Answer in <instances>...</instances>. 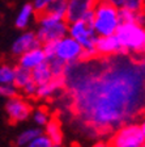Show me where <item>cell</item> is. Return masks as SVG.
<instances>
[{"label": "cell", "instance_id": "1", "mask_svg": "<svg viewBox=\"0 0 145 147\" xmlns=\"http://www.w3.org/2000/svg\"><path fill=\"white\" fill-rule=\"evenodd\" d=\"M142 59L114 54L67 64L64 88L86 127L96 134L112 133L139 116L144 107Z\"/></svg>", "mask_w": 145, "mask_h": 147}, {"label": "cell", "instance_id": "2", "mask_svg": "<svg viewBox=\"0 0 145 147\" xmlns=\"http://www.w3.org/2000/svg\"><path fill=\"white\" fill-rule=\"evenodd\" d=\"M122 49V54H128L132 57H142L145 49V29L136 22L120 24L115 32ZM137 58V57H136Z\"/></svg>", "mask_w": 145, "mask_h": 147}, {"label": "cell", "instance_id": "3", "mask_svg": "<svg viewBox=\"0 0 145 147\" xmlns=\"http://www.w3.org/2000/svg\"><path fill=\"white\" fill-rule=\"evenodd\" d=\"M120 25L118 8L100 0L93 9V21L92 26L97 37L112 36Z\"/></svg>", "mask_w": 145, "mask_h": 147}, {"label": "cell", "instance_id": "4", "mask_svg": "<svg viewBox=\"0 0 145 147\" xmlns=\"http://www.w3.org/2000/svg\"><path fill=\"white\" fill-rule=\"evenodd\" d=\"M68 36L73 37L82 47L81 61H88L98 57L96 50V40L97 36L93 30L92 24L84 21V20H76V21L68 22Z\"/></svg>", "mask_w": 145, "mask_h": 147}, {"label": "cell", "instance_id": "5", "mask_svg": "<svg viewBox=\"0 0 145 147\" xmlns=\"http://www.w3.org/2000/svg\"><path fill=\"white\" fill-rule=\"evenodd\" d=\"M110 144L116 147H142L145 144V126L139 122H127L112 131Z\"/></svg>", "mask_w": 145, "mask_h": 147}, {"label": "cell", "instance_id": "6", "mask_svg": "<svg viewBox=\"0 0 145 147\" xmlns=\"http://www.w3.org/2000/svg\"><path fill=\"white\" fill-rule=\"evenodd\" d=\"M38 17V30L35 32L37 38L41 45L48 41H57L68 33V22L65 20L56 18L47 13H39Z\"/></svg>", "mask_w": 145, "mask_h": 147}, {"label": "cell", "instance_id": "7", "mask_svg": "<svg viewBox=\"0 0 145 147\" xmlns=\"http://www.w3.org/2000/svg\"><path fill=\"white\" fill-rule=\"evenodd\" d=\"M55 57L60 61L65 62L67 64L75 63V62L81 61L82 57V47L73 37L65 34L60 40L56 41V47H55Z\"/></svg>", "mask_w": 145, "mask_h": 147}, {"label": "cell", "instance_id": "8", "mask_svg": "<svg viewBox=\"0 0 145 147\" xmlns=\"http://www.w3.org/2000/svg\"><path fill=\"white\" fill-rule=\"evenodd\" d=\"M5 112L12 122H22L31 114V105L18 95L7 98Z\"/></svg>", "mask_w": 145, "mask_h": 147}, {"label": "cell", "instance_id": "9", "mask_svg": "<svg viewBox=\"0 0 145 147\" xmlns=\"http://www.w3.org/2000/svg\"><path fill=\"white\" fill-rule=\"evenodd\" d=\"M98 1L100 0H68L65 21L72 22L76 20H81L85 13L93 11Z\"/></svg>", "mask_w": 145, "mask_h": 147}, {"label": "cell", "instance_id": "10", "mask_svg": "<svg viewBox=\"0 0 145 147\" xmlns=\"http://www.w3.org/2000/svg\"><path fill=\"white\" fill-rule=\"evenodd\" d=\"M96 50L98 57H109L114 54H122V49L115 34L112 36H100L96 40Z\"/></svg>", "mask_w": 145, "mask_h": 147}, {"label": "cell", "instance_id": "11", "mask_svg": "<svg viewBox=\"0 0 145 147\" xmlns=\"http://www.w3.org/2000/svg\"><path fill=\"white\" fill-rule=\"evenodd\" d=\"M37 46H41L39 40L37 38V34L34 32H24L21 36H18L15 40L12 45V53L13 55H21L22 53L27 51V50L33 49V47H37Z\"/></svg>", "mask_w": 145, "mask_h": 147}, {"label": "cell", "instance_id": "12", "mask_svg": "<svg viewBox=\"0 0 145 147\" xmlns=\"http://www.w3.org/2000/svg\"><path fill=\"white\" fill-rule=\"evenodd\" d=\"M46 55L43 53L41 46H37L33 49L27 50V51L22 53L21 55H18V66L26 68V70H33L35 66L46 62Z\"/></svg>", "mask_w": 145, "mask_h": 147}, {"label": "cell", "instance_id": "13", "mask_svg": "<svg viewBox=\"0 0 145 147\" xmlns=\"http://www.w3.org/2000/svg\"><path fill=\"white\" fill-rule=\"evenodd\" d=\"M64 84H65V79L64 76H57L51 78V80H48L45 84L37 86L35 97L38 98H50L54 95H56L60 89H64Z\"/></svg>", "mask_w": 145, "mask_h": 147}, {"label": "cell", "instance_id": "14", "mask_svg": "<svg viewBox=\"0 0 145 147\" xmlns=\"http://www.w3.org/2000/svg\"><path fill=\"white\" fill-rule=\"evenodd\" d=\"M45 134L50 138L52 146H61L63 144V131L61 126L56 118H50L45 125Z\"/></svg>", "mask_w": 145, "mask_h": 147}, {"label": "cell", "instance_id": "15", "mask_svg": "<svg viewBox=\"0 0 145 147\" xmlns=\"http://www.w3.org/2000/svg\"><path fill=\"white\" fill-rule=\"evenodd\" d=\"M34 17H35V11H34L31 3L24 4V5L20 8L17 16H16V20H15L16 28L22 29V30L26 29V28L29 26V24H30V21L33 20Z\"/></svg>", "mask_w": 145, "mask_h": 147}, {"label": "cell", "instance_id": "16", "mask_svg": "<svg viewBox=\"0 0 145 147\" xmlns=\"http://www.w3.org/2000/svg\"><path fill=\"white\" fill-rule=\"evenodd\" d=\"M30 75H31V80L35 83L37 86L45 84L48 80H51V78H52V74H51V71H50L47 61L38 64V66H35L33 70H30Z\"/></svg>", "mask_w": 145, "mask_h": 147}, {"label": "cell", "instance_id": "17", "mask_svg": "<svg viewBox=\"0 0 145 147\" xmlns=\"http://www.w3.org/2000/svg\"><path fill=\"white\" fill-rule=\"evenodd\" d=\"M67 5H68V0H52L50 5L42 13H47V15H51L56 18L65 20Z\"/></svg>", "mask_w": 145, "mask_h": 147}, {"label": "cell", "instance_id": "18", "mask_svg": "<svg viewBox=\"0 0 145 147\" xmlns=\"http://www.w3.org/2000/svg\"><path fill=\"white\" fill-rule=\"evenodd\" d=\"M29 80H31L30 70L21 67V66H15V78H13V84L17 89H21Z\"/></svg>", "mask_w": 145, "mask_h": 147}, {"label": "cell", "instance_id": "19", "mask_svg": "<svg viewBox=\"0 0 145 147\" xmlns=\"http://www.w3.org/2000/svg\"><path fill=\"white\" fill-rule=\"evenodd\" d=\"M39 133H41L39 129H34V127L25 129L24 131H21L18 134L17 139H16V144H18V146H27Z\"/></svg>", "mask_w": 145, "mask_h": 147}, {"label": "cell", "instance_id": "20", "mask_svg": "<svg viewBox=\"0 0 145 147\" xmlns=\"http://www.w3.org/2000/svg\"><path fill=\"white\" fill-rule=\"evenodd\" d=\"M48 67H50V71L52 74V78H57V76H64V72H65V67L67 63L63 61H60L59 58L54 57L51 59H47Z\"/></svg>", "mask_w": 145, "mask_h": 147}, {"label": "cell", "instance_id": "21", "mask_svg": "<svg viewBox=\"0 0 145 147\" xmlns=\"http://www.w3.org/2000/svg\"><path fill=\"white\" fill-rule=\"evenodd\" d=\"M15 66L1 64L0 66V84H13Z\"/></svg>", "mask_w": 145, "mask_h": 147}, {"label": "cell", "instance_id": "22", "mask_svg": "<svg viewBox=\"0 0 145 147\" xmlns=\"http://www.w3.org/2000/svg\"><path fill=\"white\" fill-rule=\"evenodd\" d=\"M136 13L133 12L128 8H124V7H120L118 8V15H119V21L120 24H126V22H135L136 20Z\"/></svg>", "mask_w": 145, "mask_h": 147}, {"label": "cell", "instance_id": "23", "mask_svg": "<svg viewBox=\"0 0 145 147\" xmlns=\"http://www.w3.org/2000/svg\"><path fill=\"white\" fill-rule=\"evenodd\" d=\"M27 146H30V147H52V142L50 141V138H48L45 133L41 131Z\"/></svg>", "mask_w": 145, "mask_h": 147}, {"label": "cell", "instance_id": "24", "mask_svg": "<svg viewBox=\"0 0 145 147\" xmlns=\"http://www.w3.org/2000/svg\"><path fill=\"white\" fill-rule=\"evenodd\" d=\"M50 118H51V117H50V114H48L47 110H45V109L34 110L33 119H34V122H35L38 126H45L46 123L48 122V119Z\"/></svg>", "mask_w": 145, "mask_h": 147}, {"label": "cell", "instance_id": "25", "mask_svg": "<svg viewBox=\"0 0 145 147\" xmlns=\"http://www.w3.org/2000/svg\"><path fill=\"white\" fill-rule=\"evenodd\" d=\"M16 95H18V89L15 84H0V97L11 98Z\"/></svg>", "mask_w": 145, "mask_h": 147}, {"label": "cell", "instance_id": "26", "mask_svg": "<svg viewBox=\"0 0 145 147\" xmlns=\"http://www.w3.org/2000/svg\"><path fill=\"white\" fill-rule=\"evenodd\" d=\"M124 8H128L133 12H140L144 11V0H123Z\"/></svg>", "mask_w": 145, "mask_h": 147}, {"label": "cell", "instance_id": "27", "mask_svg": "<svg viewBox=\"0 0 145 147\" xmlns=\"http://www.w3.org/2000/svg\"><path fill=\"white\" fill-rule=\"evenodd\" d=\"M43 53L46 55V59H51L55 57V47H56V41H48L41 45Z\"/></svg>", "mask_w": 145, "mask_h": 147}, {"label": "cell", "instance_id": "28", "mask_svg": "<svg viewBox=\"0 0 145 147\" xmlns=\"http://www.w3.org/2000/svg\"><path fill=\"white\" fill-rule=\"evenodd\" d=\"M21 91L26 97H34V96H35V92H37V84L33 80H29L21 88Z\"/></svg>", "mask_w": 145, "mask_h": 147}, {"label": "cell", "instance_id": "29", "mask_svg": "<svg viewBox=\"0 0 145 147\" xmlns=\"http://www.w3.org/2000/svg\"><path fill=\"white\" fill-rule=\"evenodd\" d=\"M51 1H52V0H34L33 3H31V5H33L34 11H35V15L42 13L43 11H45V9L50 5V3H51Z\"/></svg>", "mask_w": 145, "mask_h": 147}, {"label": "cell", "instance_id": "30", "mask_svg": "<svg viewBox=\"0 0 145 147\" xmlns=\"http://www.w3.org/2000/svg\"><path fill=\"white\" fill-rule=\"evenodd\" d=\"M102 1H105L107 4H111V5L116 7V8H120L123 5V0H102Z\"/></svg>", "mask_w": 145, "mask_h": 147}]
</instances>
